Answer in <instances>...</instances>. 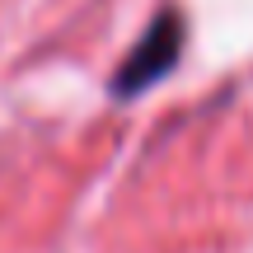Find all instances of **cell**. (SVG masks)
<instances>
[{
	"label": "cell",
	"instance_id": "1",
	"mask_svg": "<svg viewBox=\"0 0 253 253\" xmlns=\"http://www.w3.org/2000/svg\"><path fill=\"white\" fill-rule=\"evenodd\" d=\"M183 42H188V19L178 9H160L136 33V42L126 47L118 71L108 75V94L126 103V99H141L145 89H155L160 80H169L183 61Z\"/></svg>",
	"mask_w": 253,
	"mask_h": 253
}]
</instances>
